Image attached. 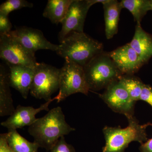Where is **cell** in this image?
<instances>
[{
    "instance_id": "cell-1",
    "label": "cell",
    "mask_w": 152,
    "mask_h": 152,
    "mask_svg": "<svg viewBox=\"0 0 152 152\" xmlns=\"http://www.w3.org/2000/svg\"><path fill=\"white\" fill-rule=\"evenodd\" d=\"M75 130L66 122L61 108L51 109L29 126L28 132L40 148L50 151L61 137Z\"/></svg>"
},
{
    "instance_id": "cell-2",
    "label": "cell",
    "mask_w": 152,
    "mask_h": 152,
    "mask_svg": "<svg viewBox=\"0 0 152 152\" xmlns=\"http://www.w3.org/2000/svg\"><path fill=\"white\" fill-rule=\"evenodd\" d=\"M103 45L83 32H72L61 43L56 52L62 58H69L84 67L94 57L102 53Z\"/></svg>"
},
{
    "instance_id": "cell-3",
    "label": "cell",
    "mask_w": 152,
    "mask_h": 152,
    "mask_svg": "<svg viewBox=\"0 0 152 152\" xmlns=\"http://www.w3.org/2000/svg\"><path fill=\"white\" fill-rule=\"evenodd\" d=\"M129 125L125 128L106 126L103 129L105 145L102 152H124L130 143L142 144L148 140L146 129L152 124L141 125L134 116L126 117Z\"/></svg>"
},
{
    "instance_id": "cell-4",
    "label": "cell",
    "mask_w": 152,
    "mask_h": 152,
    "mask_svg": "<svg viewBox=\"0 0 152 152\" xmlns=\"http://www.w3.org/2000/svg\"><path fill=\"white\" fill-rule=\"evenodd\" d=\"M83 68L90 91L106 89L123 75L108 53L106 52H103L94 57Z\"/></svg>"
},
{
    "instance_id": "cell-5",
    "label": "cell",
    "mask_w": 152,
    "mask_h": 152,
    "mask_svg": "<svg viewBox=\"0 0 152 152\" xmlns=\"http://www.w3.org/2000/svg\"><path fill=\"white\" fill-rule=\"evenodd\" d=\"M65 60L64 66L60 69L59 93L56 96L57 103L77 93L88 95L90 91L83 67L67 58Z\"/></svg>"
},
{
    "instance_id": "cell-6",
    "label": "cell",
    "mask_w": 152,
    "mask_h": 152,
    "mask_svg": "<svg viewBox=\"0 0 152 152\" xmlns=\"http://www.w3.org/2000/svg\"><path fill=\"white\" fill-rule=\"evenodd\" d=\"M60 69L44 63H38L34 68V75L30 93L34 97L47 102L59 88Z\"/></svg>"
},
{
    "instance_id": "cell-7",
    "label": "cell",
    "mask_w": 152,
    "mask_h": 152,
    "mask_svg": "<svg viewBox=\"0 0 152 152\" xmlns=\"http://www.w3.org/2000/svg\"><path fill=\"white\" fill-rule=\"evenodd\" d=\"M0 58L7 64L35 68V54L28 51L7 34H0Z\"/></svg>"
},
{
    "instance_id": "cell-8",
    "label": "cell",
    "mask_w": 152,
    "mask_h": 152,
    "mask_svg": "<svg viewBox=\"0 0 152 152\" xmlns=\"http://www.w3.org/2000/svg\"><path fill=\"white\" fill-rule=\"evenodd\" d=\"M99 97L113 111L126 117L134 116L136 102L132 99L119 80L109 85Z\"/></svg>"
},
{
    "instance_id": "cell-9",
    "label": "cell",
    "mask_w": 152,
    "mask_h": 152,
    "mask_svg": "<svg viewBox=\"0 0 152 152\" xmlns=\"http://www.w3.org/2000/svg\"><path fill=\"white\" fill-rule=\"evenodd\" d=\"M91 7L88 0H74L61 22V29L58 36L60 43L72 32H83L85 20Z\"/></svg>"
},
{
    "instance_id": "cell-10",
    "label": "cell",
    "mask_w": 152,
    "mask_h": 152,
    "mask_svg": "<svg viewBox=\"0 0 152 152\" xmlns=\"http://www.w3.org/2000/svg\"><path fill=\"white\" fill-rule=\"evenodd\" d=\"M20 43L29 51L35 54L39 50H50L56 52L59 45H55L45 37L40 30L26 26L17 27L15 30L7 33Z\"/></svg>"
},
{
    "instance_id": "cell-11",
    "label": "cell",
    "mask_w": 152,
    "mask_h": 152,
    "mask_svg": "<svg viewBox=\"0 0 152 152\" xmlns=\"http://www.w3.org/2000/svg\"><path fill=\"white\" fill-rule=\"evenodd\" d=\"M108 54L123 75H133L146 64L129 43L109 52Z\"/></svg>"
},
{
    "instance_id": "cell-12",
    "label": "cell",
    "mask_w": 152,
    "mask_h": 152,
    "mask_svg": "<svg viewBox=\"0 0 152 152\" xmlns=\"http://www.w3.org/2000/svg\"><path fill=\"white\" fill-rule=\"evenodd\" d=\"M56 100V98L55 97L51 100L41 105L38 108H34L30 106L25 107L19 105L17 106L15 111L7 119L1 123V125L7 128L8 131L22 129L26 126H30L37 119L36 118V115L42 111H49V105Z\"/></svg>"
},
{
    "instance_id": "cell-13",
    "label": "cell",
    "mask_w": 152,
    "mask_h": 152,
    "mask_svg": "<svg viewBox=\"0 0 152 152\" xmlns=\"http://www.w3.org/2000/svg\"><path fill=\"white\" fill-rule=\"evenodd\" d=\"M9 68L8 78L11 87L27 99L34 75V68L7 64Z\"/></svg>"
},
{
    "instance_id": "cell-14",
    "label": "cell",
    "mask_w": 152,
    "mask_h": 152,
    "mask_svg": "<svg viewBox=\"0 0 152 152\" xmlns=\"http://www.w3.org/2000/svg\"><path fill=\"white\" fill-rule=\"evenodd\" d=\"M131 47L146 64L152 57V36L137 23L134 34L129 43Z\"/></svg>"
},
{
    "instance_id": "cell-15",
    "label": "cell",
    "mask_w": 152,
    "mask_h": 152,
    "mask_svg": "<svg viewBox=\"0 0 152 152\" xmlns=\"http://www.w3.org/2000/svg\"><path fill=\"white\" fill-rule=\"evenodd\" d=\"M103 6L106 37L107 39H110L118 32L120 15L123 8L121 2L116 0H107Z\"/></svg>"
},
{
    "instance_id": "cell-16",
    "label": "cell",
    "mask_w": 152,
    "mask_h": 152,
    "mask_svg": "<svg viewBox=\"0 0 152 152\" xmlns=\"http://www.w3.org/2000/svg\"><path fill=\"white\" fill-rule=\"evenodd\" d=\"M8 78V72L2 64L0 65V116L11 115L15 108Z\"/></svg>"
},
{
    "instance_id": "cell-17",
    "label": "cell",
    "mask_w": 152,
    "mask_h": 152,
    "mask_svg": "<svg viewBox=\"0 0 152 152\" xmlns=\"http://www.w3.org/2000/svg\"><path fill=\"white\" fill-rule=\"evenodd\" d=\"M74 0H49L43 13L52 23L58 24L65 18Z\"/></svg>"
},
{
    "instance_id": "cell-18",
    "label": "cell",
    "mask_w": 152,
    "mask_h": 152,
    "mask_svg": "<svg viewBox=\"0 0 152 152\" xmlns=\"http://www.w3.org/2000/svg\"><path fill=\"white\" fill-rule=\"evenodd\" d=\"M7 142L14 152H38L40 148L35 142H31L21 136L17 130L5 133Z\"/></svg>"
},
{
    "instance_id": "cell-19",
    "label": "cell",
    "mask_w": 152,
    "mask_h": 152,
    "mask_svg": "<svg viewBox=\"0 0 152 152\" xmlns=\"http://www.w3.org/2000/svg\"><path fill=\"white\" fill-rule=\"evenodd\" d=\"M121 3L123 9L129 11L138 23H141L148 11L151 10L150 0H122Z\"/></svg>"
},
{
    "instance_id": "cell-20",
    "label": "cell",
    "mask_w": 152,
    "mask_h": 152,
    "mask_svg": "<svg viewBox=\"0 0 152 152\" xmlns=\"http://www.w3.org/2000/svg\"><path fill=\"white\" fill-rule=\"evenodd\" d=\"M119 81L127 91L133 101L136 102L140 100L144 85L140 79L134 75H123L119 79Z\"/></svg>"
},
{
    "instance_id": "cell-21",
    "label": "cell",
    "mask_w": 152,
    "mask_h": 152,
    "mask_svg": "<svg viewBox=\"0 0 152 152\" xmlns=\"http://www.w3.org/2000/svg\"><path fill=\"white\" fill-rule=\"evenodd\" d=\"M33 3L26 0H7L0 6V15L9 16L11 12L23 8H32Z\"/></svg>"
},
{
    "instance_id": "cell-22",
    "label": "cell",
    "mask_w": 152,
    "mask_h": 152,
    "mask_svg": "<svg viewBox=\"0 0 152 152\" xmlns=\"http://www.w3.org/2000/svg\"><path fill=\"white\" fill-rule=\"evenodd\" d=\"M50 152H76V151L72 145L66 142L64 137H63L57 142Z\"/></svg>"
},
{
    "instance_id": "cell-23",
    "label": "cell",
    "mask_w": 152,
    "mask_h": 152,
    "mask_svg": "<svg viewBox=\"0 0 152 152\" xmlns=\"http://www.w3.org/2000/svg\"><path fill=\"white\" fill-rule=\"evenodd\" d=\"M12 24L9 16L0 15V34H7L12 31Z\"/></svg>"
},
{
    "instance_id": "cell-24",
    "label": "cell",
    "mask_w": 152,
    "mask_h": 152,
    "mask_svg": "<svg viewBox=\"0 0 152 152\" xmlns=\"http://www.w3.org/2000/svg\"><path fill=\"white\" fill-rule=\"evenodd\" d=\"M140 100L144 101L152 107V86L144 84Z\"/></svg>"
},
{
    "instance_id": "cell-25",
    "label": "cell",
    "mask_w": 152,
    "mask_h": 152,
    "mask_svg": "<svg viewBox=\"0 0 152 152\" xmlns=\"http://www.w3.org/2000/svg\"><path fill=\"white\" fill-rule=\"evenodd\" d=\"M0 152H14L7 142L5 134L0 135Z\"/></svg>"
},
{
    "instance_id": "cell-26",
    "label": "cell",
    "mask_w": 152,
    "mask_h": 152,
    "mask_svg": "<svg viewBox=\"0 0 152 152\" xmlns=\"http://www.w3.org/2000/svg\"><path fill=\"white\" fill-rule=\"evenodd\" d=\"M140 152H152V138L148 140L139 147Z\"/></svg>"
},
{
    "instance_id": "cell-27",
    "label": "cell",
    "mask_w": 152,
    "mask_h": 152,
    "mask_svg": "<svg viewBox=\"0 0 152 152\" xmlns=\"http://www.w3.org/2000/svg\"><path fill=\"white\" fill-rule=\"evenodd\" d=\"M88 1L91 7L92 6L94 5L97 3H102L103 4L104 3L106 2L107 0H88Z\"/></svg>"
},
{
    "instance_id": "cell-28",
    "label": "cell",
    "mask_w": 152,
    "mask_h": 152,
    "mask_svg": "<svg viewBox=\"0 0 152 152\" xmlns=\"http://www.w3.org/2000/svg\"><path fill=\"white\" fill-rule=\"evenodd\" d=\"M150 3H151V10H152V0H150Z\"/></svg>"
}]
</instances>
